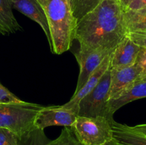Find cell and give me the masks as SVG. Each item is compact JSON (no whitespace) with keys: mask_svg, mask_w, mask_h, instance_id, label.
<instances>
[{"mask_svg":"<svg viewBox=\"0 0 146 145\" xmlns=\"http://www.w3.org/2000/svg\"><path fill=\"white\" fill-rule=\"evenodd\" d=\"M120 0H101L77 22L75 39L79 44L76 57L97 48L113 50L128 34Z\"/></svg>","mask_w":146,"mask_h":145,"instance_id":"1","label":"cell"},{"mask_svg":"<svg viewBox=\"0 0 146 145\" xmlns=\"http://www.w3.org/2000/svg\"><path fill=\"white\" fill-rule=\"evenodd\" d=\"M45 11L51 39V52L60 55L68 51L75 40L76 18L70 0H38Z\"/></svg>","mask_w":146,"mask_h":145,"instance_id":"2","label":"cell"},{"mask_svg":"<svg viewBox=\"0 0 146 145\" xmlns=\"http://www.w3.org/2000/svg\"><path fill=\"white\" fill-rule=\"evenodd\" d=\"M44 106L24 101L22 103L0 104V128H6L19 136L34 126L36 114Z\"/></svg>","mask_w":146,"mask_h":145,"instance_id":"3","label":"cell"},{"mask_svg":"<svg viewBox=\"0 0 146 145\" xmlns=\"http://www.w3.org/2000/svg\"><path fill=\"white\" fill-rule=\"evenodd\" d=\"M112 122L113 120L101 116H77L70 127L83 145H100L113 138Z\"/></svg>","mask_w":146,"mask_h":145,"instance_id":"4","label":"cell"},{"mask_svg":"<svg viewBox=\"0 0 146 145\" xmlns=\"http://www.w3.org/2000/svg\"><path fill=\"white\" fill-rule=\"evenodd\" d=\"M111 84V67L104 74L96 86L80 100L77 116L94 117H104L113 120L108 115V102Z\"/></svg>","mask_w":146,"mask_h":145,"instance_id":"5","label":"cell"},{"mask_svg":"<svg viewBox=\"0 0 146 145\" xmlns=\"http://www.w3.org/2000/svg\"><path fill=\"white\" fill-rule=\"evenodd\" d=\"M77 115L72 109L61 106L44 107L36 114L34 125L38 129H44L51 126L71 127Z\"/></svg>","mask_w":146,"mask_h":145,"instance_id":"6","label":"cell"},{"mask_svg":"<svg viewBox=\"0 0 146 145\" xmlns=\"http://www.w3.org/2000/svg\"><path fill=\"white\" fill-rule=\"evenodd\" d=\"M142 68L136 63L132 66L127 68H111L109 101L118 98L140 78Z\"/></svg>","mask_w":146,"mask_h":145,"instance_id":"7","label":"cell"},{"mask_svg":"<svg viewBox=\"0 0 146 145\" xmlns=\"http://www.w3.org/2000/svg\"><path fill=\"white\" fill-rule=\"evenodd\" d=\"M113 50L97 48L85 56L76 57L77 62L79 64L80 72L74 94L76 93L85 85L89 77L100 66L106 57L112 53Z\"/></svg>","mask_w":146,"mask_h":145,"instance_id":"8","label":"cell"},{"mask_svg":"<svg viewBox=\"0 0 146 145\" xmlns=\"http://www.w3.org/2000/svg\"><path fill=\"white\" fill-rule=\"evenodd\" d=\"M140 49L141 47L127 34L111 53V68H123L133 65L136 63Z\"/></svg>","mask_w":146,"mask_h":145,"instance_id":"9","label":"cell"},{"mask_svg":"<svg viewBox=\"0 0 146 145\" xmlns=\"http://www.w3.org/2000/svg\"><path fill=\"white\" fill-rule=\"evenodd\" d=\"M13 9H15L26 16L36 22L44 31L51 48V39L49 27L45 11L38 0H11Z\"/></svg>","mask_w":146,"mask_h":145,"instance_id":"10","label":"cell"},{"mask_svg":"<svg viewBox=\"0 0 146 145\" xmlns=\"http://www.w3.org/2000/svg\"><path fill=\"white\" fill-rule=\"evenodd\" d=\"M111 55H108L103 61L100 66L95 71V72L89 77L88 80L85 83V85L78 91L76 94H74L72 98L68 101L67 103L62 105L64 108L72 109L77 115L78 110V105L80 100L86 96L88 93H89L98 84L101 78L104 75V74L106 72L107 70L109 68L111 64Z\"/></svg>","mask_w":146,"mask_h":145,"instance_id":"11","label":"cell"},{"mask_svg":"<svg viewBox=\"0 0 146 145\" xmlns=\"http://www.w3.org/2000/svg\"><path fill=\"white\" fill-rule=\"evenodd\" d=\"M146 98V81H135L127 88L118 98L108 102V115L113 118V114L116 110L126 104L138 99Z\"/></svg>","mask_w":146,"mask_h":145,"instance_id":"12","label":"cell"},{"mask_svg":"<svg viewBox=\"0 0 146 145\" xmlns=\"http://www.w3.org/2000/svg\"><path fill=\"white\" fill-rule=\"evenodd\" d=\"M113 137L118 145H146V136L132 127L113 120Z\"/></svg>","mask_w":146,"mask_h":145,"instance_id":"13","label":"cell"},{"mask_svg":"<svg viewBox=\"0 0 146 145\" xmlns=\"http://www.w3.org/2000/svg\"><path fill=\"white\" fill-rule=\"evenodd\" d=\"M11 0H0V34L8 35L22 30L12 11Z\"/></svg>","mask_w":146,"mask_h":145,"instance_id":"14","label":"cell"},{"mask_svg":"<svg viewBox=\"0 0 146 145\" xmlns=\"http://www.w3.org/2000/svg\"><path fill=\"white\" fill-rule=\"evenodd\" d=\"M123 16L128 33L146 28V7L137 11H124Z\"/></svg>","mask_w":146,"mask_h":145,"instance_id":"15","label":"cell"},{"mask_svg":"<svg viewBox=\"0 0 146 145\" xmlns=\"http://www.w3.org/2000/svg\"><path fill=\"white\" fill-rule=\"evenodd\" d=\"M50 141L44 129L34 126L19 136L18 145H46Z\"/></svg>","mask_w":146,"mask_h":145,"instance_id":"16","label":"cell"},{"mask_svg":"<svg viewBox=\"0 0 146 145\" xmlns=\"http://www.w3.org/2000/svg\"><path fill=\"white\" fill-rule=\"evenodd\" d=\"M101 1V0H73L71 2V8L73 14L77 21L94 9Z\"/></svg>","mask_w":146,"mask_h":145,"instance_id":"17","label":"cell"},{"mask_svg":"<svg viewBox=\"0 0 146 145\" xmlns=\"http://www.w3.org/2000/svg\"><path fill=\"white\" fill-rule=\"evenodd\" d=\"M46 145H83L74 134L70 127H64L61 134L54 140H51Z\"/></svg>","mask_w":146,"mask_h":145,"instance_id":"18","label":"cell"},{"mask_svg":"<svg viewBox=\"0 0 146 145\" xmlns=\"http://www.w3.org/2000/svg\"><path fill=\"white\" fill-rule=\"evenodd\" d=\"M19 136L12 131L0 128V145H18Z\"/></svg>","mask_w":146,"mask_h":145,"instance_id":"19","label":"cell"},{"mask_svg":"<svg viewBox=\"0 0 146 145\" xmlns=\"http://www.w3.org/2000/svg\"><path fill=\"white\" fill-rule=\"evenodd\" d=\"M24 102L0 83V104L22 103Z\"/></svg>","mask_w":146,"mask_h":145,"instance_id":"20","label":"cell"},{"mask_svg":"<svg viewBox=\"0 0 146 145\" xmlns=\"http://www.w3.org/2000/svg\"><path fill=\"white\" fill-rule=\"evenodd\" d=\"M128 36L140 47L146 48V28L128 33Z\"/></svg>","mask_w":146,"mask_h":145,"instance_id":"21","label":"cell"},{"mask_svg":"<svg viewBox=\"0 0 146 145\" xmlns=\"http://www.w3.org/2000/svg\"><path fill=\"white\" fill-rule=\"evenodd\" d=\"M136 63L142 68V73L139 78H141L146 75V48L141 47L138 57H137Z\"/></svg>","mask_w":146,"mask_h":145,"instance_id":"22","label":"cell"},{"mask_svg":"<svg viewBox=\"0 0 146 145\" xmlns=\"http://www.w3.org/2000/svg\"><path fill=\"white\" fill-rule=\"evenodd\" d=\"M146 7V0H132L125 9L123 11H137Z\"/></svg>","mask_w":146,"mask_h":145,"instance_id":"23","label":"cell"},{"mask_svg":"<svg viewBox=\"0 0 146 145\" xmlns=\"http://www.w3.org/2000/svg\"><path fill=\"white\" fill-rule=\"evenodd\" d=\"M133 129H134L136 132H140L146 136V124H142V125H138L136 126L131 127Z\"/></svg>","mask_w":146,"mask_h":145,"instance_id":"24","label":"cell"},{"mask_svg":"<svg viewBox=\"0 0 146 145\" xmlns=\"http://www.w3.org/2000/svg\"><path fill=\"white\" fill-rule=\"evenodd\" d=\"M100 145H118V142H117V141L115 140L114 138H113V139H111V140L108 141V142H105V143L102 144H100Z\"/></svg>","mask_w":146,"mask_h":145,"instance_id":"25","label":"cell"},{"mask_svg":"<svg viewBox=\"0 0 146 145\" xmlns=\"http://www.w3.org/2000/svg\"><path fill=\"white\" fill-rule=\"evenodd\" d=\"M132 0H120V2H121V5H122L123 9H125L126 7V6L129 4Z\"/></svg>","mask_w":146,"mask_h":145,"instance_id":"26","label":"cell"},{"mask_svg":"<svg viewBox=\"0 0 146 145\" xmlns=\"http://www.w3.org/2000/svg\"><path fill=\"white\" fill-rule=\"evenodd\" d=\"M138 80H142V81H146V75H145V76L142 77V78H139L138 80H137L136 81H138Z\"/></svg>","mask_w":146,"mask_h":145,"instance_id":"27","label":"cell"},{"mask_svg":"<svg viewBox=\"0 0 146 145\" xmlns=\"http://www.w3.org/2000/svg\"><path fill=\"white\" fill-rule=\"evenodd\" d=\"M70 1H71V2H72V1H73V0H70Z\"/></svg>","mask_w":146,"mask_h":145,"instance_id":"28","label":"cell"}]
</instances>
